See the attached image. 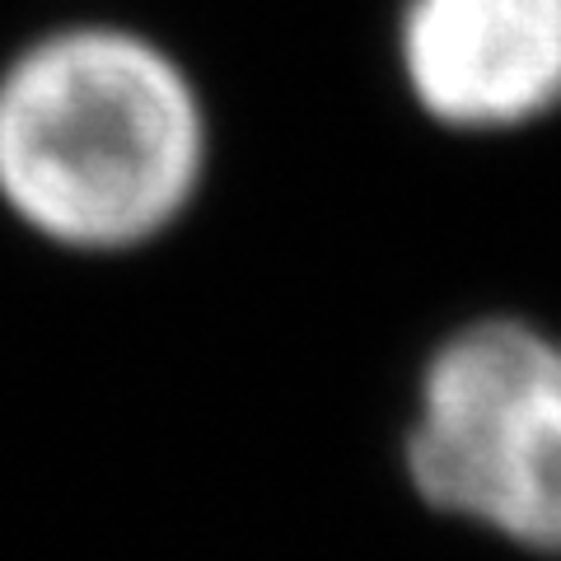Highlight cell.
I'll return each mask as SVG.
<instances>
[{"label":"cell","mask_w":561,"mask_h":561,"mask_svg":"<svg viewBox=\"0 0 561 561\" xmlns=\"http://www.w3.org/2000/svg\"><path fill=\"white\" fill-rule=\"evenodd\" d=\"M416 496L534 552H561V342L482 319L435 351L408 435Z\"/></svg>","instance_id":"cell-2"},{"label":"cell","mask_w":561,"mask_h":561,"mask_svg":"<svg viewBox=\"0 0 561 561\" xmlns=\"http://www.w3.org/2000/svg\"><path fill=\"white\" fill-rule=\"evenodd\" d=\"M206 160L197 84L146 33L66 24L0 66V206L51 249H146L197 202Z\"/></svg>","instance_id":"cell-1"},{"label":"cell","mask_w":561,"mask_h":561,"mask_svg":"<svg viewBox=\"0 0 561 561\" xmlns=\"http://www.w3.org/2000/svg\"><path fill=\"white\" fill-rule=\"evenodd\" d=\"M398 57L435 122L519 127L561 99V0H408Z\"/></svg>","instance_id":"cell-3"}]
</instances>
